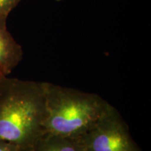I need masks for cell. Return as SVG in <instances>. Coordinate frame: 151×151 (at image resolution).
I'll return each instance as SVG.
<instances>
[{
    "label": "cell",
    "instance_id": "obj_1",
    "mask_svg": "<svg viewBox=\"0 0 151 151\" xmlns=\"http://www.w3.org/2000/svg\"><path fill=\"white\" fill-rule=\"evenodd\" d=\"M46 82L0 73V141L30 151L45 134Z\"/></svg>",
    "mask_w": 151,
    "mask_h": 151
},
{
    "label": "cell",
    "instance_id": "obj_2",
    "mask_svg": "<svg viewBox=\"0 0 151 151\" xmlns=\"http://www.w3.org/2000/svg\"><path fill=\"white\" fill-rule=\"evenodd\" d=\"M45 134L78 140L113 106L97 94L46 82Z\"/></svg>",
    "mask_w": 151,
    "mask_h": 151
},
{
    "label": "cell",
    "instance_id": "obj_3",
    "mask_svg": "<svg viewBox=\"0 0 151 151\" xmlns=\"http://www.w3.org/2000/svg\"><path fill=\"white\" fill-rule=\"evenodd\" d=\"M78 141L83 151H142L114 106Z\"/></svg>",
    "mask_w": 151,
    "mask_h": 151
},
{
    "label": "cell",
    "instance_id": "obj_4",
    "mask_svg": "<svg viewBox=\"0 0 151 151\" xmlns=\"http://www.w3.org/2000/svg\"><path fill=\"white\" fill-rule=\"evenodd\" d=\"M7 18H0V73L8 76L22 60L23 52L7 29Z\"/></svg>",
    "mask_w": 151,
    "mask_h": 151
},
{
    "label": "cell",
    "instance_id": "obj_5",
    "mask_svg": "<svg viewBox=\"0 0 151 151\" xmlns=\"http://www.w3.org/2000/svg\"><path fill=\"white\" fill-rule=\"evenodd\" d=\"M30 151H83L78 139L44 134Z\"/></svg>",
    "mask_w": 151,
    "mask_h": 151
},
{
    "label": "cell",
    "instance_id": "obj_6",
    "mask_svg": "<svg viewBox=\"0 0 151 151\" xmlns=\"http://www.w3.org/2000/svg\"><path fill=\"white\" fill-rule=\"evenodd\" d=\"M22 0H0V18L8 17L11 11Z\"/></svg>",
    "mask_w": 151,
    "mask_h": 151
},
{
    "label": "cell",
    "instance_id": "obj_7",
    "mask_svg": "<svg viewBox=\"0 0 151 151\" xmlns=\"http://www.w3.org/2000/svg\"><path fill=\"white\" fill-rule=\"evenodd\" d=\"M0 151H23L15 145L0 141Z\"/></svg>",
    "mask_w": 151,
    "mask_h": 151
},
{
    "label": "cell",
    "instance_id": "obj_8",
    "mask_svg": "<svg viewBox=\"0 0 151 151\" xmlns=\"http://www.w3.org/2000/svg\"><path fill=\"white\" fill-rule=\"evenodd\" d=\"M55 1H63V0H55Z\"/></svg>",
    "mask_w": 151,
    "mask_h": 151
}]
</instances>
